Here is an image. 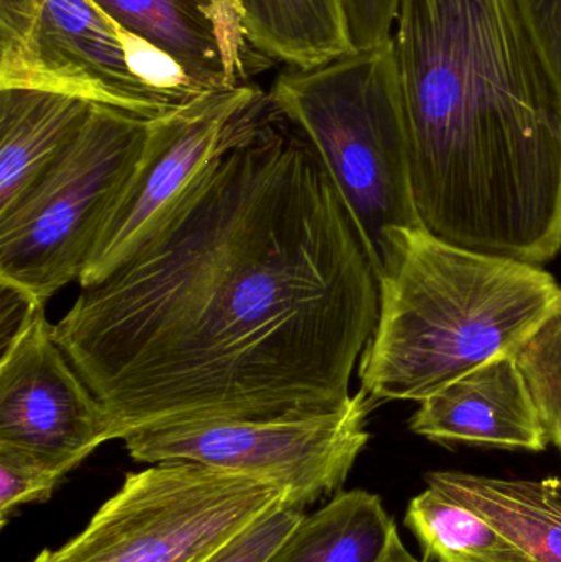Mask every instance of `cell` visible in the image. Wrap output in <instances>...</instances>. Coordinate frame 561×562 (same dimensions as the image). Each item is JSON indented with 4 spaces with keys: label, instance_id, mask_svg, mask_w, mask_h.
Here are the masks:
<instances>
[{
    "label": "cell",
    "instance_id": "cell-1",
    "mask_svg": "<svg viewBox=\"0 0 561 562\" xmlns=\"http://www.w3.org/2000/svg\"><path fill=\"white\" fill-rule=\"evenodd\" d=\"M378 317L351 213L270 104L124 263L81 288L55 339L114 441L338 408Z\"/></svg>",
    "mask_w": 561,
    "mask_h": 562
},
{
    "label": "cell",
    "instance_id": "cell-2",
    "mask_svg": "<svg viewBox=\"0 0 561 562\" xmlns=\"http://www.w3.org/2000/svg\"><path fill=\"white\" fill-rule=\"evenodd\" d=\"M415 210L434 236L543 266L561 250V91L516 0H401Z\"/></svg>",
    "mask_w": 561,
    "mask_h": 562
},
{
    "label": "cell",
    "instance_id": "cell-3",
    "mask_svg": "<svg viewBox=\"0 0 561 562\" xmlns=\"http://www.w3.org/2000/svg\"><path fill=\"white\" fill-rule=\"evenodd\" d=\"M561 303L536 263L447 243L424 227L389 237L379 317L359 360L372 402H424L471 370L516 356Z\"/></svg>",
    "mask_w": 561,
    "mask_h": 562
},
{
    "label": "cell",
    "instance_id": "cell-4",
    "mask_svg": "<svg viewBox=\"0 0 561 562\" xmlns=\"http://www.w3.org/2000/svg\"><path fill=\"white\" fill-rule=\"evenodd\" d=\"M269 99L325 168L379 279L392 233L422 227L392 38L315 68H287Z\"/></svg>",
    "mask_w": 561,
    "mask_h": 562
},
{
    "label": "cell",
    "instance_id": "cell-5",
    "mask_svg": "<svg viewBox=\"0 0 561 562\" xmlns=\"http://www.w3.org/2000/svg\"><path fill=\"white\" fill-rule=\"evenodd\" d=\"M61 92L157 121L198 91L91 0H0V89Z\"/></svg>",
    "mask_w": 561,
    "mask_h": 562
},
{
    "label": "cell",
    "instance_id": "cell-6",
    "mask_svg": "<svg viewBox=\"0 0 561 562\" xmlns=\"http://www.w3.org/2000/svg\"><path fill=\"white\" fill-rule=\"evenodd\" d=\"M150 122L96 105L55 167L0 217V284L45 306L79 283L137 170Z\"/></svg>",
    "mask_w": 561,
    "mask_h": 562
},
{
    "label": "cell",
    "instance_id": "cell-7",
    "mask_svg": "<svg viewBox=\"0 0 561 562\" xmlns=\"http://www.w3.org/2000/svg\"><path fill=\"white\" fill-rule=\"evenodd\" d=\"M283 498L277 488L207 465L148 464L125 475L81 533L32 562H204Z\"/></svg>",
    "mask_w": 561,
    "mask_h": 562
},
{
    "label": "cell",
    "instance_id": "cell-8",
    "mask_svg": "<svg viewBox=\"0 0 561 562\" xmlns=\"http://www.w3.org/2000/svg\"><path fill=\"white\" fill-rule=\"evenodd\" d=\"M372 403L359 390L338 408L144 429L122 441L134 461L194 462L243 475L306 510L341 492L368 445Z\"/></svg>",
    "mask_w": 561,
    "mask_h": 562
},
{
    "label": "cell",
    "instance_id": "cell-9",
    "mask_svg": "<svg viewBox=\"0 0 561 562\" xmlns=\"http://www.w3.org/2000/svg\"><path fill=\"white\" fill-rule=\"evenodd\" d=\"M270 111L253 82L214 89L150 122L137 170L109 217L79 286L99 283L165 220L204 168Z\"/></svg>",
    "mask_w": 561,
    "mask_h": 562
},
{
    "label": "cell",
    "instance_id": "cell-10",
    "mask_svg": "<svg viewBox=\"0 0 561 562\" xmlns=\"http://www.w3.org/2000/svg\"><path fill=\"white\" fill-rule=\"evenodd\" d=\"M0 347V448L65 477L112 441L108 415L56 342L45 306Z\"/></svg>",
    "mask_w": 561,
    "mask_h": 562
},
{
    "label": "cell",
    "instance_id": "cell-11",
    "mask_svg": "<svg viewBox=\"0 0 561 562\" xmlns=\"http://www.w3.org/2000/svg\"><path fill=\"white\" fill-rule=\"evenodd\" d=\"M115 23L177 63L201 92L246 85L263 68L234 0H91Z\"/></svg>",
    "mask_w": 561,
    "mask_h": 562
},
{
    "label": "cell",
    "instance_id": "cell-12",
    "mask_svg": "<svg viewBox=\"0 0 561 562\" xmlns=\"http://www.w3.org/2000/svg\"><path fill=\"white\" fill-rule=\"evenodd\" d=\"M411 429L435 442L532 452L549 446L514 356L491 360L425 398Z\"/></svg>",
    "mask_w": 561,
    "mask_h": 562
},
{
    "label": "cell",
    "instance_id": "cell-13",
    "mask_svg": "<svg viewBox=\"0 0 561 562\" xmlns=\"http://www.w3.org/2000/svg\"><path fill=\"white\" fill-rule=\"evenodd\" d=\"M94 108L61 92L0 89V217L48 175Z\"/></svg>",
    "mask_w": 561,
    "mask_h": 562
},
{
    "label": "cell",
    "instance_id": "cell-14",
    "mask_svg": "<svg viewBox=\"0 0 561 562\" xmlns=\"http://www.w3.org/2000/svg\"><path fill=\"white\" fill-rule=\"evenodd\" d=\"M428 487L476 512L532 562H561V477L506 481L431 472Z\"/></svg>",
    "mask_w": 561,
    "mask_h": 562
},
{
    "label": "cell",
    "instance_id": "cell-15",
    "mask_svg": "<svg viewBox=\"0 0 561 562\" xmlns=\"http://www.w3.org/2000/svg\"><path fill=\"white\" fill-rule=\"evenodd\" d=\"M244 36L267 63L306 69L355 52L343 0H234Z\"/></svg>",
    "mask_w": 561,
    "mask_h": 562
},
{
    "label": "cell",
    "instance_id": "cell-16",
    "mask_svg": "<svg viewBox=\"0 0 561 562\" xmlns=\"http://www.w3.org/2000/svg\"><path fill=\"white\" fill-rule=\"evenodd\" d=\"M402 547L381 497L356 488L306 514L270 562H385Z\"/></svg>",
    "mask_w": 561,
    "mask_h": 562
},
{
    "label": "cell",
    "instance_id": "cell-17",
    "mask_svg": "<svg viewBox=\"0 0 561 562\" xmlns=\"http://www.w3.org/2000/svg\"><path fill=\"white\" fill-rule=\"evenodd\" d=\"M404 524L425 562H532L490 521L434 487L412 498Z\"/></svg>",
    "mask_w": 561,
    "mask_h": 562
},
{
    "label": "cell",
    "instance_id": "cell-18",
    "mask_svg": "<svg viewBox=\"0 0 561 562\" xmlns=\"http://www.w3.org/2000/svg\"><path fill=\"white\" fill-rule=\"evenodd\" d=\"M549 445L561 452V303L516 352Z\"/></svg>",
    "mask_w": 561,
    "mask_h": 562
},
{
    "label": "cell",
    "instance_id": "cell-19",
    "mask_svg": "<svg viewBox=\"0 0 561 562\" xmlns=\"http://www.w3.org/2000/svg\"><path fill=\"white\" fill-rule=\"evenodd\" d=\"M305 515L306 510L283 498L240 528L204 562H270Z\"/></svg>",
    "mask_w": 561,
    "mask_h": 562
},
{
    "label": "cell",
    "instance_id": "cell-20",
    "mask_svg": "<svg viewBox=\"0 0 561 562\" xmlns=\"http://www.w3.org/2000/svg\"><path fill=\"white\" fill-rule=\"evenodd\" d=\"M61 479L46 465L0 448V527L20 505L48 501Z\"/></svg>",
    "mask_w": 561,
    "mask_h": 562
},
{
    "label": "cell",
    "instance_id": "cell-21",
    "mask_svg": "<svg viewBox=\"0 0 561 562\" xmlns=\"http://www.w3.org/2000/svg\"><path fill=\"white\" fill-rule=\"evenodd\" d=\"M352 48H375L394 33L401 0H343Z\"/></svg>",
    "mask_w": 561,
    "mask_h": 562
},
{
    "label": "cell",
    "instance_id": "cell-22",
    "mask_svg": "<svg viewBox=\"0 0 561 562\" xmlns=\"http://www.w3.org/2000/svg\"><path fill=\"white\" fill-rule=\"evenodd\" d=\"M516 3L561 91V0H516Z\"/></svg>",
    "mask_w": 561,
    "mask_h": 562
},
{
    "label": "cell",
    "instance_id": "cell-23",
    "mask_svg": "<svg viewBox=\"0 0 561 562\" xmlns=\"http://www.w3.org/2000/svg\"><path fill=\"white\" fill-rule=\"evenodd\" d=\"M385 562H425V561H417L414 557H412L411 553H408L407 548L402 547L399 548L397 551H395L394 554H392L391 558H389Z\"/></svg>",
    "mask_w": 561,
    "mask_h": 562
}]
</instances>
